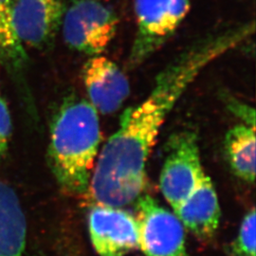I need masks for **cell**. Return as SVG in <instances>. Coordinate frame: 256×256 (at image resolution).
Returning <instances> with one entry per match:
<instances>
[{"mask_svg": "<svg viewBox=\"0 0 256 256\" xmlns=\"http://www.w3.org/2000/svg\"><path fill=\"white\" fill-rule=\"evenodd\" d=\"M256 128L240 124L230 129L225 138V151L234 173L245 180H256Z\"/></svg>", "mask_w": 256, "mask_h": 256, "instance_id": "12", "label": "cell"}, {"mask_svg": "<svg viewBox=\"0 0 256 256\" xmlns=\"http://www.w3.org/2000/svg\"><path fill=\"white\" fill-rule=\"evenodd\" d=\"M14 0H0V60L16 63L23 60L25 50L14 30Z\"/></svg>", "mask_w": 256, "mask_h": 256, "instance_id": "13", "label": "cell"}, {"mask_svg": "<svg viewBox=\"0 0 256 256\" xmlns=\"http://www.w3.org/2000/svg\"><path fill=\"white\" fill-rule=\"evenodd\" d=\"M82 80L90 102L102 114L118 111L130 94L128 77L118 64L104 55L90 56L86 61Z\"/></svg>", "mask_w": 256, "mask_h": 256, "instance_id": "9", "label": "cell"}, {"mask_svg": "<svg viewBox=\"0 0 256 256\" xmlns=\"http://www.w3.org/2000/svg\"><path fill=\"white\" fill-rule=\"evenodd\" d=\"M27 221L18 196L0 180V256H23Z\"/></svg>", "mask_w": 256, "mask_h": 256, "instance_id": "11", "label": "cell"}, {"mask_svg": "<svg viewBox=\"0 0 256 256\" xmlns=\"http://www.w3.org/2000/svg\"><path fill=\"white\" fill-rule=\"evenodd\" d=\"M192 0H134L136 32L128 66L144 63L174 36L191 9Z\"/></svg>", "mask_w": 256, "mask_h": 256, "instance_id": "3", "label": "cell"}, {"mask_svg": "<svg viewBox=\"0 0 256 256\" xmlns=\"http://www.w3.org/2000/svg\"><path fill=\"white\" fill-rule=\"evenodd\" d=\"M118 27L117 14L100 0H72L61 25L66 45L90 57L106 50Z\"/></svg>", "mask_w": 256, "mask_h": 256, "instance_id": "4", "label": "cell"}, {"mask_svg": "<svg viewBox=\"0 0 256 256\" xmlns=\"http://www.w3.org/2000/svg\"><path fill=\"white\" fill-rule=\"evenodd\" d=\"M256 210L252 208L244 216L232 252L234 256H256Z\"/></svg>", "mask_w": 256, "mask_h": 256, "instance_id": "14", "label": "cell"}, {"mask_svg": "<svg viewBox=\"0 0 256 256\" xmlns=\"http://www.w3.org/2000/svg\"><path fill=\"white\" fill-rule=\"evenodd\" d=\"M12 137V119L9 106L0 95V158L7 152Z\"/></svg>", "mask_w": 256, "mask_h": 256, "instance_id": "15", "label": "cell"}, {"mask_svg": "<svg viewBox=\"0 0 256 256\" xmlns=\"http://www.w3.org/2000/svg\"><path fill=\"white\" fill-rule=\"evenodd\" d=\"M204 176L196 134L184 130L171 136L160 172V187L173 209L191 194Z\"/></svg>", "mask_w": 256, "mask_h": 256, "instance_id": "5", "label": "cell"}, {"mask_svg": "<svg viewBox=\"0 0 256 256\" xmlns=\"http://www.w3.org/2000/svg\"><path fill=\"white\" fill-rule=\"evenodd\" d=\"M254 30L250 21L210 34L158 74L150 94L122 113L118 130L102 148L88 189L94 204L120 208L140 196L147 160L168 114L208 66L240 46Z\"/></svg>", "mask_w": 256, "mask_h": 256, "instance_id": "1", "label": "cell"}, {"mask_svg": "<svg viewBox=\"0 0 256 256\" xmlns=\"http://www.w3.org/2000/svg\"><path fill=\"white\" fill-rule=\"evenodd\" d=\"M66 8L64 0H14L12 25L20 44L34 50L52 46Z\"/></svg>", "mask_w": 256, "mask_h": 256, "instance_id": "7", "label": "cell"}, {"mask_svg": "<svg viewBox=\"0 0 256 256\" xmlns=\"http://www.w3.org/2000/svg\"><path fill=\"white\" fill-rule=\"evenodd\" d=\"M88 229L92 246L100 256H124L138 248L136 218L118 207L94 204Z\"/></svg>", "mask_w": 256, "mask_h": 256, "instance_id": "8", "label": "cell"}, {"mask_svg": "<svg viewBox=\"0 0 256 256\" xmlns=\"http://www.w3.org/2000/svg\"><path fill=\"white\" fill-rule=\"evenodd\" d=\"M184 228L200 240L212 238L220 222V206L214 184L204 176L198 187L174 209Z\"/></svg>", "mask_w": 256, "mask_h": 256, "instance_id": "10", "label": "cell"}, {"mask_svg": "<svg viewBox=\"0 0 256 256\" xmlns=\"http://www.w3.org/2000/svg\"><path fill=\"white\" fill-rule=\"evenodd\" d=\"M100 142L98 111L90 102L68 98L55 114L48 146L52 170L66 192H88Z\"/></svg>", "mask_w": 256, "mask_h": 256, "instance_id": "2", "label": "cell"}, {"mask_svg": "<svg viewBox=\"0 0 256 256\" xmlns=\"http://www.w3.org/2000/svg\"><path fill=\"white\" fill-rule=\"evenodd\" d=\"M227 106L234 114L241 119L243 124L256 128V115L252 108L232 97L227 98Z\"/></svg>", "mask_w": 256, "mask_h": 256, "instance_id": "16", "label": "cell"}, {"mask_svg": "<svg viewBox=\"0 0 256 256\" xmlns=\"http://www.w3.org/2000/svg\"><path fill=\"white\" fill-rule=\"evenodd\" d=\"M138 248L146 256H189L184 226L150 196L138 198Z\"/></svg>", "mask_w": 256, "mask_h": 256, "instance_id": "6", "label": "cell"}]
</instances>
